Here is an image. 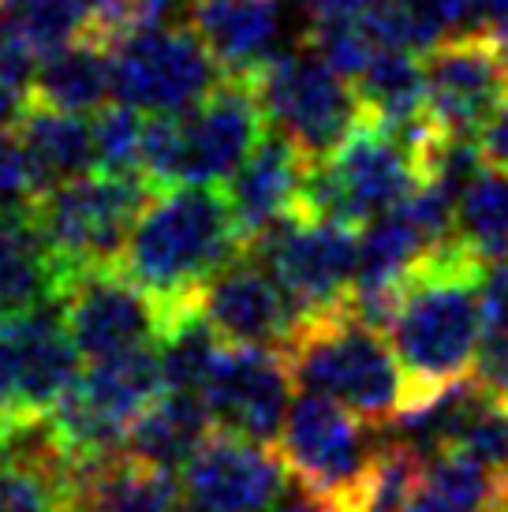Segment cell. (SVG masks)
<instances>
[{
	"mask_svg": "<svg viewBox=\"0 0 508 512\" xmlns=\"http://www.w3.org/2000/svg\"><path fill=\"white\" fill-rule=\"evenodd\" d=\"M482 277L486 258L475 255L460 236L430 247L408 270L400 288V311L385 333L408 382L404 412L475 374Z\"/></svg>",
	"mask_w": 508,
	"mask_h": 512,
	"instance_id": "obj_1",
	"label": "cell"
},
{
	"mask_svg": "<svg viewBox=\"0 0 508 512\" xmlns=\"http://www.w3.org/2000/svg\"><path fill=\"white\" fill-rule=\"evenodd\" d=\"M243 251L247 236L225 184L165 187L131 228L120 270L176 311Z\"/></svg>",
	"mask_w": 508,
	"mask_h": 512,
	"instance_id": "obj_2",
	"label": "cell"
},
{
	"mask_svg": "<svg viewBox=\"0 0 508 512\" xmlns=\"http://www.w3.org/2000/svg\"><path fill=\"white\" fill-rule=\"evenodd\" d=\"M269 131L247 75H225L210 94L180 113H146L142 176L165 191L225 184Z\"/></svg>",
	"mask_w": 508,
	"mask_h": 512,
	"instance_id": "obj_3",
	"label": "cell"
},
{
	"mask_svg": "<svg viewBox=\"0 0 508 512\" xmlns=\"http://www.w3.org/2000/svg\"><path fill=\"white\" fill-rule=\"evenodd\" d=\"M445 131L408 135L363 109L348 139L322 161H311L299 210L363 228L389 214L423 184V157Z\"/></svg>",
	"mask_w": 508,
	"mask_h": 512,
	"instance_id": "obj_4",
	"label": "cell"
},
{
	"mask_svg": "<svg viewBox=\"0 0 508 512\" xmlns=\"http://www.w3.org/2000/svg\"><path fill=\"white\" fill-rule=\"evenodd\" d=\"M299 389L340 400L374 427H389L408 404V382L385 333L352 307L307 318L284 348Z\"/></svg>",
	"mask_w": 508,
	"mask_h": 512,
	"instance_id": "obj_5",
	"label": "cell"
},
{
	"mask_svg": "<svg viewBox=\"0 0 508 512\" xmlns=\"http://www.w3.org/2000/svg\"><path fill=\"white\" fill-rule=\"evenodd\" d=\"M154 195L157 187L146 176L86 172L30 199L34 221L57 262L60 296L83 273L120 266L131 228Z\"/></svg>",
	"mask_w": 508,
	"mask_h": 512,
	"instance_id": "obj_6",
	"label": "cell"
},
{
	"mask_svg": "<svg viewBox=\"0 0 508 512\" xmlns=\"http://www.w3.org/2000/svg\"><path fill=\"white\" fill-rule=\"evenodd\" d=\"M247 79L269 128L281 131L307 161L333 154L363 116V101L352 79H344L307 42L303 49L273 53Z\"/></svg>",
	"mask_w": 508,
	"mask_h": 512,
	"instance_id": "obj_7",
	"label": "cell"
},
{
	"mask_svg": "<svg viewBox=\"0 0 508 512\" xmlns=\"http://www.w3.org/2000/svg\"><path fill=\"white\" fill-rule=\"evenodd\" d=\"M161 393H165L161 344H150L120 356L90 359L49 415L68 445L71 460L83 464L90 456L124 449L131 423Z\"/></svg>",
	"mask_w": 508,
	"mask_h": 512,
	"instance_id": "obj_8",
	"label": "cell"
},
{
	"mask_svg": "<svg viewBox=\"0 0 508 512\" xmlns=\"http://www.w3.org/2000/svg\"><path fill=\"white\" fill-rule=\"evenodd\" d=\"M247 251L262 258L277 285L299 307L303 322L348 307L359 273V228L329 217L296 214L258 232Z\"/></svg>",
	"mask_w": 508,
	"mask_h": 512,
	"instance_id": "obj_9",
	"label": "cell"
},
{
	"mask_svg": "<svg viewBox=\"0 0 508 512\" xmlns=\"http://www.w3.org/2000/svg\"><path fill=\"white\" fill-rule=\"evenodd\" d=\"M225 79L191 23L146 27L113 45V98L139 113H180Z\"/></svg>",
	"mask_w": 508,
	"mask_h": 512,
	"instance_id": "obj_10",
	"label": "cell"
},
{
	"mask_svg": "<svg viewBox=\"0 0 508 512\" xmlns=\"http://www.w3.org/2000/svg\"><path fill=\"white\" fill-rule=\"evenodd\" d=\"M378 430L381 427L344 408L340 400L303 389L299 397H292L284 419L281 456L296 479L329 498L348 501L385 445L378 441Z\"/></svg>",
	"mask_w": 508,
	"mask_h": 512,
	"instance_id": "obj_11",
	"label": "cell"
},
{
	"mask_svg": "<svg viewBox=\"0 0 508 512\" xmlns=\"http://www.w3.org/2000/svg\"><path fill=\"white\" fill-rule=\"evenodd\" d=\"M57 303L71 341L86 363L161 344L176 318L172 307L135 285L120 266L83 273L64 288Z\"/></svg>",
	"mask_w": 508,
	"mask_h": 512,
	"instance_id": "obj_12",
	"label": "cell"
},
{
	"mask_svg": "<svg viewBox=\"0 0 508 512\" xmlns=\"http://www.w3.org/2000/svg\"><path fill=\"white\" fill-rule=\"evenodd\" d=\"M292 385L296 374L281 348L221 344L210 378L202 385V400L217 430L273 445L281 441L292 408Z\"/></svg>",
	"mask_w": 508,
	"mask_h": 512,
	"instance_id": "obj_13",
	"label": "cell"
},
{
	"mask_svg": "<svg viewBox=\"0 0 508 512\" xmlns=\"http://www.w3.org/2000/svg\"><path fill=\"white\" fill-rule=\"evenodd\" d=\"M292 468L269 445L213 430L180 468L191 512H273L292 486Z\"/></svg>",
	"mask_w": 508,
	"mask_h": 512,
	"instance_id": "obj_14",
	"label": "cell"
},
{
	"mask_svg": "<svg viewBox=\"0 0 508 512\" xmlns=\"http://www.w3.org/2000/svg\"><path fill=\"white\" fill-rule=\"evenodd\" d=\"M430 116L445 135L479 139L508 101V60L490 34H456L423 60Z\"/></svg>",
	"mask_w": 508,
	"mask_h": 512,
	"instance_id": "obj_15",
	"label": "cell"
},
{
	"mask_svg": "<svg viewBox=\"0 0 508 512\" xmlns=\"http://www.w3.org/2000/svg\"><path fill=\"white\" fill-rule=\"evenodd\" d=\"M191 299L225 344H262L284 352L303 326L299 307L254 251H243L221 266Z\"/></svg>",
	"mask_w": 508,
	"mask_h": 512,
	"instance_id": "obj_16",
	"label": "cell"
},
{
	"mask_svg": "<svg viewBox=\"0 0 508 512\" xmlns=\"http://www.w3.org/2000/svg\"><path fill=\"white\" fill-rule=\"evenodd\" d=\"M57 307L60 303H45L0 322L12 348L19 412H53L68 385L79 378V348Z\"/></svg>",
	"mask_w": 508,
	"mask_h": 512,
	"instance_id": "obj_17",
	"label": "cell"
},
{
	"mask_svg": "<svg viewBox=\"0 0 508 512\" xmlns=\"http://www.w3.org/2000/svg\"><path fill=\"white\" fill-rule=\"evenodd\" d=\"M184 486L176 471L139 456H90L71 471V512H180Z\"/></svg>",
	"mask_w": 508,
	"mask_h": 512,
	"instance_id": "obj_18",
	"label": "cell"
},
{
	"mask_svg": "<svg viewBox=\"0 0 508 512\" xmlns=\"http://www.w3.org/2000/svg\"><path fill=\"white\" fill-rule=\"evenodd\" d=\"M311 161L299 154L296 146L284 139L281 131L269 128L254 154L240 165V172L225 180V191L232 199V210L240 217V228L247 243L266 232L273 221L296 214L303 202Z\"/></svg>",
	"mask_w": 508,
	"mask_h": 512,
	"instance_id": "obj_19",
	"label": "cell"
},
{
	"mask_svg": "<svg viewBox=\"0 0 508 512\" xmlns=\"http://www.w3.org/2000/svg\"><path fill=\"white\" fill-rule=\"evenodd\" d=\"M12 131L27 157L34 195L79 180L86 172H98L94 113H64V109L27 101V109L15 120Z\"/></svg>",
	"mask_w": 508,
	"mask_h": 512,
	"instance_id": "obj_20",
	"label": "cell"
},
{
	"mask_svg": "<svg viewBox=\"0 0 508 512\" xmlns=\"http://www.w3.org/2000/svg\"><path fill=\"white\" fill-rule=\"evenodd\" d=\"M191 27L225 75H251L277 53L281 0H191Z\"/></svg>",
	"mask_w": 508,
	"mask_h": 512,
	"instance_id": "obj_21",
	"label": "cell"
},
{
	"mask_svg": "<svg viewBox=\"0 0 508 512\" xmlns=\"http://www.w3.org/2000/svg\"><path fill=\"white\" fill-rule=\"evenodd\" d=\"M60 273L30 202L0 214V322L57 303Z\"/></svg>",
	"mask_w": 508,
	"mask_h": 512,
	"instance_id": "obj_22",
	"label": "cell"
},
{
	"mask_svg": "<svg viewBox=\"0 0 508 512\" xmlns=\"http://www.w3.org/2000/svg\"><path fill=\"white\" fill-rule=\"evenodd\" d=\"M113 98V45L83 30L34 68L30 101L64 113H98Z\"/></svg>",
	"mask_w": 508,
	"mask_h": 512,
	"instance_id": "obj_23",
	"label": "cell"
},
{
	"mask_svg": "<svg viewBox=\"0 0 508 512\" xmlns=\"http://www.w3.org/2000/svg\"><path fill=\"white\" fill-rule=\"evenodd\" d=\"M213 415L206 408L202 393L191 389H165L157 400H150L142 415L131 423L124 438V453L139 456L157 468H184L191 453L213 434Z\"/></svg>",
	"mask_w": 508,
	"mask_h": 512,
	"instance_id": "obj_24",
	"label": "cell"
},
{
	"mask_svg": "<svg viewBox=\"0 0 508 512\" xmlns=\"http://www.w3.org/2000/svg\"><path fill=\"white\" fill-rule=\"evenodd\" d=\"M359 101L370 116H378L381 124L408 135H426L434 124L430 116V98H426V68L419 53L404 49H381L370 60V68L355 79Z\"/></svg>",
	"mask_w": 508,
	"mask_h": 512,
	"instance_id": "obj_25",
	"label": "cell"
},
{
	"mask_svg": "<svg viewBox=\"0 0 508 512\" xmlns=\"http://www.w3.org/2000/svg\"><path fill=\"white\" fill-rule=\"evenodd\" d=\"M497 475L490 464L464 449H445L423 460L404 512H490L497 498Z\"/></svg>",
	"mask_w": 508,
	"mask_h": 512,
	"instance_id": "obj_26",
	"label": "cell"
},
{
	"mask_svg": "<svg viewBox=\"0 0 508 512\" xmlns=\"http://www.w3.org/2000/svg\"><path fill=\"white\" fill-rule=\"evenodd\" d=\"M86 30L83 0H0V53L38 68Z\"/></svg>",
	"mask_w": 508,
	"mask_h": 512,
	"instance_id": "obj_27",
	"label": "cell"
},
{
	"mask_svg": "<svg viewBox=\"0 0 508 512\" xmlns=\"http://www.w3.org/2000/svg\"><path fill=\"white\" fill-rule=\"evenodd\" d=\"M456 236L486 262L508 258V169H482L456 206Z\"/></svg>",
	"mask_w": 508,
	"mask_h": 512,
	"instance_id": "obj_28",
	"label": "cell"
},
{
	"mask_svg": "<svg viewBox=\"0 0 508 512\" xmlns=\"http://www.w3.org/2000/svg\"><path fill=\"white\" fill-rule=\"evenodd\" d=\"M71 471L0 456V512H71Z\"/></svg>",
	"mask_w": 508,
	"mask_h": 512,
	"instance_id": "obj_29",
	"label": "cell"
},
{
	"mask_svg": "<svg viewBox=\"0 0 508 512\" xmlns=\"http://www.w3.org/2000/svg\"><path fill=\"white\" fill-rule=\"evenodd\" d=\"M98 135V172L113 176H142V143H146V113L124 101L94 113Z\"/></svg>",
	"mask_w": 508,
	"mask_h": 512,
	"instance_id": "obj_30",
	"label": "cell"
},
{
	"mask_svg": "<svg viewBox=\"0 0 508 512\" xmlns=\"http://www.w3.org/2000/svg\"><path fill=\"white\" fill-rule=\"evenodd\" d=\"M176 0H83L86 30L116 45L135 30L157 27L172 12Z\"/></svg>",
	"mask_w": 508,
	"mask_h": 512,
	"instance_id": "obj_31",
	"label": "cell"
},
{
	"mask_svg": "<svg viewBox=\"0 0 508 512\" xmlns=\"http://www.w3.org/2000/svg\"><path fill=\"white\" fill-rule=\"evenodd\" d=\"M30 199H34V184H30V169L19 150V139H15V131L0 135V214Z\"/></svg>",
	"mask_w": 508,
	"mask_h": 512,
	"instance_id": "obj_32",
	"label": "cell"
},
{
	"mask_svg": "<svg viewBox=\"0 0 508 512\" xmlns=\"http://www.w3.org/2000/svg\"><path fill=\"white\" fill-rule=\"evenodd\" d=\"M30 79H34L30 64L0 53V135H4V128H15V120L27 109Z\"/></svg>",
	"mask_w": 508,
	"mask_h": 512,
	"instance_id": "obj_33",
	"label": "cell"
},
{
	"mask_svg": "<svg viewBox=\"0 0 508 512\" xmlns=\"http://www.w3.org/2000/svg\"><path fill=\"white\" fill-rule=\"evenodd\" d=\"M374 8V0H307L311 27L322 23H363V15Z\"/></svg>",
	"mask_w": 508,
	"mask_h": 512,
	"instance_id": "obj_34",
	"label": "cell"
},
{
	"mask_svg": "<svg viewBox=\"0 0 508 512\" xmlns=\"http://www.w3.org/2000/svg\"><path fill=\"white\" fill-rule=\"evenodd\" d=\"M479 150L490 169H508V101L497 109L494 120L479 131Z\"/></svg>",
	"mask_w": 508,
	"mask_h": 512,
	"instance_id": "obj_35",
	"label": "cell"
},
{
	"mask_svg": "<svg viewBox=\"0 0 508 512\" xmlns=\"http://www.w3.org/2000/svg\"><path fill=\"white\" fill-rule=\"evenodd\" d=\"M273 512H344V505H340L337 498L322 494V490L307 486L303 479H292L288 494H284L281 505H277Z\"/></svg>",
	"mask_w": 508,
	"mask_h": 512,
	"instance_id": "obj_36",
	"label": "cell"
},
{
	"mask_svg": "<svg viewBox=\"0 0 508 512\" xmlns=\"http://www.w3.org/2000/svg\"><path fill=\"white\" fill-rule=\"evenodd\" d=\"M467 34H490L508 15V0H464Z\"/></svg>",
	"mask_w": 508,
	"mask_h": 512,
	"instance_id": "obj_37",
	"label": "cell"
},
{
	"mask_svg": "<svg viewBox=\"0 0 508 512\" xmlns=\"http://www.w3.org/2000/svg\"><path fill=\"white\" fill-rule=\"evenodd\" d=\"M490 38H494L497 49H501V53H505V60H508V15L501 19V23H497L494 30H490Z\"/></svg>",
	"mask_w": 508,
	"mask_h": 512,
	"instance_id": "obj_38",
	"label": "cell"
},
{
	"mask_svg": "<svg viewBox=\"0 0 508 512\" xmlns=\"http://www.w3.org/2000/svg\"><path fill=\"white\" fill-rule=\"evenodd\" d=\"M490 512H508V471L501 475V483H497V498H494V509Z\"/></svg>",
	"mask_w": 508,
	"mask_h": 512,
	"instance_id": "obj_39",
	"label": "cell"
},
{
	"mask_svg": "<svg viewBox=\"0 0 508 512\" xmlns=\"http://www.w3.org/2000/svg\"><path fill=\"white\" fill-rule=\"evenodd\" d=\"M497 397H501V400L508 404V385H505V389H497Z\"/></svg>",
	"mask_w": 508,
	"mask_h": 512,
	"instance_id": "obj_40",
	"label": "cell"
},
{
	"mask_svg": "<svg viewBox=\"0 0 508 512\" xmlns=\"http://www.w3.org/2000/svg\"><path fill=\"white\" fill-rule=\"evenodd\" d=\"M187 512H191V509H187Z\"/></svg>",
	"mask_w": 508,
	"mask_h": 512,
	"instance_id": "obj_41",
	"label": "cell"
}]
</instances>
